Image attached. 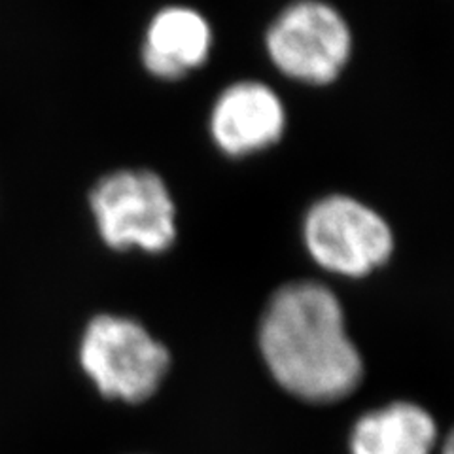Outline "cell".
<instances>
[{
    "mask_svg": "<svg viewBox=\"0 0 454 454\" xmlns=\"http://www.w3.org/2000/svg\"><path fill=\"white\" fill-rule=\"evenodd\" d=\"M260 356L277 385L307 403H335L356 390L364 358L343 305L317 280L282 284L258 324Z\"/></svg>",
    "mask_w": 454,
    "mask_h": 454,
    "instance_id": "obj_1",
    "label": "cell"
},
{
    "mask_svg": "<svg viewBox=\"0 0 454 454\" xmlns=\"http://www.w3.org/2000/svg\"><path fill=\"white\" fill-rule=\"evenodd\" d=\"M76 362L105 400L138 405L158 394L173 360L167 345L140 320L105 310L83 324Z\"/></svg>",
    "mask_w": 454,
    "mask_h": 454,
    "instance_id": "obj_2",
    "label": "cell"
},
{
    "mask_svg": "<svg viewBox=\"0 0 454 454\" xmlns=\"http://www.w3.org/2000/svg\"><path fill=\"white\" fill-rule=\"evenodd\" d=\"M98 239L114 252L165 254L176 243V203L167 182L148 168H121L90 193Z\"/></svg>",
    "mask_w": 454,
    "mask_h": 454,
    "instance_id": "obj_3",
    "label": "cell"
},
{
    "mask_svg": "<svg viewBox=\"0 0 454 454\" xmlns=\"http://www.w3.org/2000/svg\"><path fill=\"white\" fill-rule=\"evenodd\" d=\"M303 245L320 269L364 278L387 265L395 248L392 225L379 210L348 193H330L312 203L301 225Z\"/></svg>",
    "mask_w": 454,
    "mask_h": 454,
    "instance_id": "obj_4",
    "label": "cell"
},
{
    "mask_svg": "<svg viewBox=\"0 0 454 454\" xmlns=\"http://www.w3.org/2000/svg\"><path fill=\"white\" fill-rule=\"evenodd\" d=\"M263 48L278 73L324 88L345 73L352 57L350 25L325 0H294L267 27Z\"/></svg>",
    "mask_w": 454,
    "mask_h": 454,
    "instance_id": "obj_5",
    "label": "cell"
},
{
    "mask_svg": "<svg viewBox=\"0 0 454 454\" xmlns=\"http://www.w3.org/2000/svg\"><path fill=\"white\" fill-rule=\"evenodd\" d=\"M288 127L286 105L260 80H237L215 98L208 116L212 145L230 160L262 153L282 140Z\"/></svg>",
    "mask_w": 454,
    "mask_h": 454,
    "instance_id": "obj_6",
    "label": "cell"
},
{
    "mask_svg": "<svg viewBox=\"0 0 454 454\" xmlns=\"http://www.w3.org/2000/svg\"><path fill=\"white\" fill-rule=\"evenodd\" d=\"M215 48V31L201 12L173 4L150 20L142 42V65L165 82L182 80L201 68Z\"/></svg>",
    "mask_w": 454,
    "mask_h": 454,
    "instance_id": "obj_7",
    "label": "cell"
},
{
    "mask_svg": "<svg viewBox=\"0 0 454 454\" xmlns=\"http://www.w3.org/2000/svg\"><path fill=\"white\" fill-rule=\"evenodd\" d=\"M437 445L435 419L413 402H392L367 411L348 435L350 454H434Z\"/></svg>",
    "mask_w": 454,
    "mask_h": 454,
    "instance_id": "obj_8",
    "label": "cell"
},
{
    "mask_svg": "<svg viewBox=\"0 0 454 454\" xmlns=\"http://www.w3.org/2000/svg\"><path fill=\"white\" fill-rule=\"evenodd\" d=\"M439 454H454V428L445 435L442 442V449H439Z\"/></svg>",
    "mask_w": 454,
    "mask_h": 454,
    "instance_id": "obj_9",
    "label": "cell"
}]
</instances>
